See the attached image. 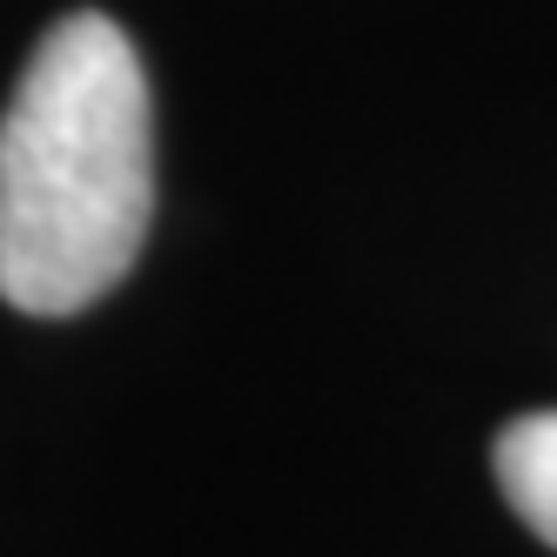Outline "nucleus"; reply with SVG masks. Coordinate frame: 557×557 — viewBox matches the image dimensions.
I'll return each instance as SVG.
<instances>
[{
	"label": "nucleus",
	"mask_w": 557,
	"mask_h": 557,
	"mask_svg": "<svg viewBox=\"0 0 557 557\" xmlns=\"http://www.w3.org/2000/svg\"><path fill=\"white\" fill-rule=\"evenodd\" d=\"M497 484L510 497V510L557 550V410H531L517 417L504 436H497Z\"/></svg>",
	"instance_id": "obj_2"
},
{
	"label": "nucleus",
	"mask_w": 557,
	"mask_h": 557,
	"mask_svg": "<svg viewBox=\"0 0 557 557\" xmlns=\"http://www.w3.org/2000/svg\"><path fill=\"white\" fill-rule=\"evenodd\" d=\"M154 114L141 54L108 14H61L0 114V302L74 315L141 256Z\"/></svg>",
	"instance_id": "obj_1"
}]
</instances>
